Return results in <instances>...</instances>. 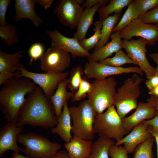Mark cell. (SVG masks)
Masks as SVG:
<instances>
[{
  "instance_id": "6da1fadb",
  "label": "cell",
  "mask_w": 158,
  "mask_h": 158,
  "mask_svg": "<svg viewBox=\"0 0 158 158\" xmlns=\"http://www.w3.org/2000/svg\"><path fill=\"white\" fill-rule=\"evenodd\" d=\"M57 119L50 99L46 96L42 89L37 86L33 91L28 94L20 111L17 126L22 127L28 124L51 128L57 125Z\"/></svg>"
},
{
  "instance_id": "7a4b0ae2",
  "label": "cell",
  "mask_w": 158,
  "mask_h": 158,
  "mask_svg": "<svg viewBox=\"0 0 158 158\" xmlns=\"http://www.w3.org/2000/svg\"><path fill=\"white\" fill-rule=\"evenodd\" d=\"M30 79L18 77L6 82L0 90V108L7 122L16 123L26 95L36 88Z\"/></svg>"
},
{
  "instance_id": "3957f363",
  "label": "cell",
  "mask_w": 158,
  "mask_h": 158,
  "mask_svg": "<svg viewBox=\"0 0 158 158\" xmlns=\"http://www.w3.org/2000/svg\"><path fill=\"white\" fill-rule=\"evenodd\" d=\"M143 80L135 73L126 79L116 92L114 105L121 118L137 107L141 93L140 86Z\"/></svg>"
},
{
  "instance_id": "277c9868",
  "label": "cell",
  "mask_w": 158,
  "mask_h": 158,
  "mask_svg": "<svg viewBox=\"0 0 158 158\" xmlns=\"http://www.w3.org/2000/svg\"><path fill=\"white\" fill-rule=\"evenodd\" d=\"M17 141L25 147L22 152L31 158H49L61 148L57 142H52L46 137L34 132L20 134Z\"/></svg>"
},
{
  "instance_id": "5b68a950",
  "label": "cell",
  "mask_w": 158,
  "mask_h": 158,
  "mask_svg": "<svg viewBox=\"0 0 158 158\" xmlns=\"http://www.w3.org/2000/svg\"><path fill=\"white\" fill-rule=\"evenodd\" d=\"M68 109L73 121L71 132L73 135L92 140L95 136L93 126L97 113L88 100H84L78 106Z\"/></svg>"
},
{
  "instance_id": "8992f818",
  "label": "cell",
  "mask_w": 158,
  "mask_h": 158,
  "mask_svg": "<svg viewBox=\"0 0 158 158\" xmlns=\"http://www.w3.org/2000/svg\"><path fill=\"white\" fill-rule=\"evenodd\" d=\"M93 129L95 134H97L99 137L113 138L117 142L128 133L114 105L108 108L104 112L96 113Z\"/></svg>"
},
{
  "instance_id": "52a82bcc",
  "label": "cell",
  "mask_w": 158,
  "mask_h": 158,
  "mask_svg": "<svg viewBox=\"0 0 158 158\" xmlns=\"http://www.w3.org/2000/svg\"><path fill=\"white\" fill-rule=\"evenodd\" d=\"M117 83L114 77L103 80L95 79L87 94V99L95 111L102 113L114 105Z\"/></svg>"
},
{
  "instance_id": "ba28073f",
  "label": "cell",
  "mask_w": 158,
  "mask_h": 158,
  "mask_svg": "<svg viewBox=\"0 0 158 158\" xmlns=\"http://www.w3.org/2000/svg\"><path fill=\"white\" fill-rule=\"evenodd\" d=\"M147 41L144 39L140 37L137 40L131 39L130 41L122 40V48L126 51L127 54L138 66L149 79L154 75L155 68L149 62L146 56L147 51L146 46Z\"/></svg>"
},
{
  "instance_id": "9c48e42d",
  "label": "cell",
  "mask_w": 158,
  "mask_h": 158,
  "mask_svg": "<svg viewBox=\"0 0 158 158\" xmlns=\"http://www.w3.org/2000/svg\"><path fill=\"white\" fill-rule=\"evenodd\" d=\"M20 76L29 78L38 85L42 89L45 95L49 99L54 94L59 83L67 78L69 72L62 73L46 72L39 73L27 70L25 66L21 64L19 68Z\"/></svg>"
},
{
  "instance_id": "30bf717a",
  "label": "cell",
  "mask_w": 158,
  "mask_h": 158,
  "mask_svg": "<svg viewBox=\"0 0 158 158\" xmlns=\"http://www.w3.org/2000/svg\"><path fill=\"white\" fill-rule=\"evenodd\" d=\"M70 62L69 53L51 45L41 58L40 67L46 72L62 73L68 68Z\"/></svg>"
},
{
  "instance_id": "8fae6325",
  "label": "cell",
  "mask_w": 158,
  "mask_h": 158,
  "mask_svg": "<svg viewBox=\"0 0 158 158\" xmlns=\"http://www.w3.org/2000/svg\"><path fill=\"white\" fill-rule=\"evenodd\" d=\"M86 79L103 80L111 75L134 73L142 75L143 72L138 66L127 67H116L100 63L99 62L88 61L84 69Z\"/></svg>"
},
{
  "instance_id": "7c38bea8",
  "label": "cell",
  "mask_w": 158,
  "mask_h": 158,
  "mask_svg": "<svg viewBox=\"0 0 158 158\" xmlns=\"http://www.w3.org/2000/svg\"><path fill=\"white\" fill-rule=\"evenodd\" d=\"M120 33L124 40L140 37L145 39L148 45L152 46L158 41V25L145 23L138 18L131 22L120 31Z\"/></svg>"
},
{
  "instance_id": "4fadbf2b",
  "label": "cell",
  "mask_w": 158,
  "mask_h": 158,
  "mask_svg": "<svg viewBox=\"0 0 158 158\" xmlns=\"http://www.w3.org/2000/svg\"><path fill=\"white\" fill-rule=\"evenodd\" d=\"M83 10L75 0H60L57 3L54 13L61 25L72 29L77 27Z\"/></svg>"
},
{
  "instance_id": "5bb4252c",
  "label": "cell",
  "mask_w": 158,
  "mask_h": 158,
  "mask_svg": "<svg viewBox=\"0 0 158 158\" xmlns=\"http://www.w3.org/2000/svg\"><path fill=\"white\" fill-rule=\"evenodd\" d=\"M46 32L51 39V45L70 53L73 58L87 57L90 55L81 46L78 39L66 37L56 29L52 31L47 30Z\"/></svg>"
},
{
  "instance_id": "9a60e30c",
  "label": "cell",
  "mask_w": 158,
  "mask_h": 158,
  "mask_svg": "<svg viewBox=\"0 0 158 158\" xmlns=\"http://www.w3.org/2000/svg\"><path fill=\"white\" fill-rule=\"evenodd\" d=\"M23 130L22 127H18L17 124L8 123L0 130V157L9 150L15 152H21V148L17 144V138Z\"/></svg>"
},
{
  "instance_id": "2e32d148",
  "label": "cell",
  "mask_w": 158,
  "mask_h": 158,
  "mask_svg": "<svg viewBox=\"0 0 158 158\" xmlns=\"http://www.w3.org/2000/svg\"><path fill=\"white\" fill-rule=\"evenodd\" d=\"M156 112L155 108L150 103L140 102L134 113L128 117L122 118L123 128L128 133L143 121L152 118Z\"/></svg>"
},
{
  "instance_id": "e0dca14e",
  "label": "cell",
  "mask_w": 158,
  "mask_h": 158,
  "mask_svg": "<svg viewBox=\"0 0 158 158\" xmlns=\"http://www.w3.org/2000/svg\"><path fill=\"white\" fill-rule=\"evenodd\" d=\"M152 135L149 126L142 122L134 127L131 132L115 144L120 145L124 144V147L129 153L134 152L136 147L144 142Z\"/></svg>"
},
{
  "instance_id": "ac0fdd59",
  "label": "cell",
  "mask_w": 158,
  "mask_h": 158,
  "mask_svg": "<svg viewBox=\"0 0 158 158\" xmlns=\"http://www.w3.org/2000/svg\"><path fill=\"white\" fill-rule=\"evenodd\" d=\"M36 4L35 0H15V21L18 22L24 18L29 19L35 27H39L43 20L39 17L35 11Z\"/></svg>"
},
{
  "instance_id": "d6986e66",
  "label": "cell",
  "mask_w": 158,
  "mask_h": 158,
  "mask_svg": "<svg viewBox=\"0 0 158 158\" xmlns=\"http://www.w3.org/2000/svg\"><path fill=\"white\" fill-rule=\"evenodd\" d=\"M111 40L99 49L94 51L87 57L88 61L97 62L102 61L118 50L122 49V38L120 31L114 32L111 37Z\"/></svg>"
},
{
  "instance_id": "ffe728a7",
  "label": "cell",
  "mask_w": 158,
  "mask_h": 158,
  "mask_svg": "<svg viewBox=\"0 0 158 158\" xmlns=\"http://www.w3.org/2000/svg\"><path fill=\"white\" fill-rule=\"evenodd\" d=\"M93 142L73 135L64 147L72 158H87L91 153Z\"/></svg>"
},
{
  "instance_id": "44dd1931",
  "label": "cell",
  "mask_w": 158,
  "mask_h": 158,
  "mask_svg": "<svg viewBox=\"0 0 158 158\" xmlns=\"http://www.w3.org/2000/svg\"><path fill=\"white\" fill-rule=\"evenodd\" d=\"M71 119L66 102L64 104L60 115L57 117L56 126L51 128V130L53 133L58 135L66 143L70 142L73 137L71 133Z\"/></svg>"
},
{
  "instance_id": "7402d4cb",
  "label": "cell",
  "mask_w": 158,
  "mask_h": 158,
  "mask_svg": "<svg viewBox=\"0 0 158 158\" xmlns=\"http://www.w3.org/2000/svg\"><path fill=\"white\" fill-rule=\"evenodd\" d=\"M105 6L103 4H98L90 8H84L79 20L77 30L73 38L78 40L85 38L87 32L93 21L95 15L99 8Z\"/></svg>"
},
{
  "instance_id": "603a6c76",
  "label": "cell",
  "mask_w": 158,
  "mask_h": 158,
  "mask_svg": "<svg viewBox=\"0 0 158 158\" xmlns=\"http://www.w3.org/2000/svg\"><path fill=\"white\" fill-rule=\"evenodd\" d=\"M68 83V80L67 78L61 81L55 93L49 99L57 117L60 115L65 103L73 95L71 92L68 91L67 90L66 87Z\"/></svg>"
},
{
  "instance_id": "cb8c5ba5",
  "label": "cell",
  "mask_w": 158,
  "mask_h": 158,
  "mask_svg": "<svg viewBox=\"0 0 158 158\" xmlns=\"http://www.w3.org/2000/svg\"><path fill=\"white\" fill-rule=\"evenodd\" d=\"M23 51L19 50L13 54L0 50V73H13L19 71L21 64L20 61L23 56Z\"/></svg>"
},
{
  "instance_id": "d4e9b609",
  "label": "cell",
  "mask_w": 158,
  "mask_h": 158,
  "mask_svg": "<svg viewBox=\"0 0 158 158\" xmlns=\"http://www.w3.org/2000/svg\"><path fill=\"white\" fill-rule=\"evenodd\" d=\"M121 15V13H114L113 15L109 16L104 20L101 29L100 39L94 48V51L99 49L107 43Z\"/></svg>"
},
{
  "instance_id": "484cf974",
  "label": "cell",
  "mask_w": 158,
  "mask_h": 158,
  "mask_svg": "<svg viewBox=\"0 0 158 158\" xmlns=\"http://www.w3.org/2000/svg\"><path fill=\"white\" fill-rule=\"evenodd\" d=\"M115 144L111 139L99 137L93 142L92 151L87 158H109V149Z\"/></svg>"
},
{
  "instance_id": "4316f807",
  "label": "cell",
  "mask_w": 158,
  "mask_h": 158,
  "mask_svg": "<svg viewBox=\"0 0 158 158\" xmlns=\"http://www.w3.org/2000/svg\"><path fill=\"white\" fill-rule=\"evenodd\" d=\"M132 0H112L107 6L100 7L97 12L100 20L104 21L113 13H121L122 9L128 6Z\"/></svg>"
},
{
  "instance_id": "83f0119b",
  "label": "cell",
  "mask_w": 158,
  "mask_h": 158,
  "mask_svg": "<svg viewBox=\"0 0 158 158\" xmlns=\"http://www.w3.org/2000/svg\"><path fill=\"white\" fill-rule=\"evenodd\" d=\"M17 29L12 23L0 26V37L4 44L12 46L19 42Z\"/></svg>"
},
{
  "instance_id": "f1b7e54d",
  "label": "cell",
  "mask_w": 158,
  "mask_h": 158,
  "mask_svg": "<svg viewBox=\"0 0 158 158\" xmlns=\"http://www.w3.org/2000/svg\"><path fill=\"white\" fill-rule=\"evenodd\" d=\"M132 2L128 6L127 9L115 27L113 32L121 31L131 22L140 18L142 16L141 13L135 7Z\"/></svg>"
},
{
  "instance_id": "f546056e",
  "label": "cell",
  "mask_w": 158,
  "mask_h": 158,
  "mask_svg": "<svg viewBox=\"0 0 158 158\" xmlns=\"http://www.w3.org/2000/svg\"><path fill=\"white\" fill-rule=\"evenodd\" d=\"M104 21L99 20L95 23L94 34L88 38L78 40L79 44L85 50L89 51L94 48L99 42L101 37V29Z\"/></svg>"
},
{
  "instance_id": "4dcf8cb0",
  "label": "cell",
  "mask_w": 158,
  "mask_h": 158,
  "mask_svg": "<svg viewBox=\"0 0 158 158\" xmlns=\"http://www.w3.org/2000/svg\"><path fill=\"white\" fill-rule=\"evenodd\" d=\"M99 62L103 64L116 67H121L127 63L137 65L122 49L116 52L113 57H108Z\"/></svg>"
},
{
  "instance_id": "1f68e13d",
  "label": "cell",
  "mask_w": 158,
  "mask_h": 158,
  "mask_svg": "<svg viewBox=\"0 0 158 158\" xmlns=\"http://www.w3.org/2000/svg\"><path fill=\"white\" fill-rule=\"evenodd\" d=\"M155 141L154 138L151 135L138 145L134 151L133 158H154L152 147Z\"/></svg>"
},
{
  "instance_id": "d6a6232c",
  "label": "cell",
  "mask_w": 158,
  "mask_h": 158,
  "mask_svg": "<svg viewBox=\"0 0 158 158\" xmlns=\"http://www.w3.org/2000/svg\"><path fill=\"white\" fill-rule=\"evenodd\" d=\"M83 74L84 69L80 64L77 65L71 70L68 79V86L73 94L78 90L82 78V76Z\"/></svg>"
},
{
  "instance_id": "836d02e7",
  "label": "cell",
  "mask_w": 158,
  "mask_h": 158,
  "mask_svg": "<svg viewBox=\"0 0 158 158\" xmlns=\"http://www.w3.org/2000/svg\"><path fill=\"white\" fill-rule=\"evenodd\" d=\"M92 86V83L85 78H82L78 90L71 98V101L75 102L84 99L91 90Z\"/></svg>"
},
{
  "instance_id": "e575fe53",
  "label": "cell",
  "mask_w": 158,
  "mask_h": 158,
  "mask_svg": "<svg viewBox=\"0 0 158 158\" xmlns=\"http://www.w3.org/2000/svg\"><path fill=\"white\" fill-rule=\"evenodd\" d=\"M132 4L142 16L158 5V0H134Z\"/></svg>"
},
{
  "instance_id": "d590c367",
  "label": "cell",
  "mask_w": 158,
  "mask_h": 158,
  "mask_svg": "<svg viewBox=\"0 0 158 158\" xmlns=\"http://www.w3.org/2000/svg\"><path fill=\"white\" fill-rule=\"evenodd\" d=\"M45 48L41 43L36 42L33 44L30 47L28 51L30 59V65L32 64L34 62L41 58L44 54Z\"/></svg>"
},
{
  "instance_id": "8d00e7d4",
  "label": "cell",
  "mask_w": 158,
  "mask_h": 158,
  "mask_svg": "<svg viewBox=\"0 0 158 158\" xmlns=\"http://www.w3.org/2000/svg\"><path fill=\"white\" fill-rule=\"evenodd\" d=\"M128 153L124 147L115 144L110 146L108 152L111 158H128Z\"/></svg>"
},
{
  "instance_id": "74e56055",
  "label": "cell",
  "mask_w": 158,
  "mask_h": 158,
  "mask_svg": "<svg viewBox=\"0 0 158 158\" xmlns=\"http://www.w3.org/2000/svg\"><path fill=\"white\" fill-rule=\"evenodd\" d=\"M140 19L145 23L158 25V5L143 14Z\"/></svg>"
},
{
  "instance_id": "f35d334b",
  "label": "cell",
  "mask_w": 158,
  "mask_h": 158,
  "mask_svg": "<svg viewBox=\"0 0 158 158\" xmlns=\"http://www.w3.org/2000/svg\"><path fill=\"white\" fill-rule=\"evenodd\" d=\"M11 0H0V26L7 25L6 16L7 9L10 5Z\"/></svg>"
},
{
  "instance_id": "ab89813d",
  "label": "cell",
  "mask_w": 158,
  "mask_h": 158,
  "mask_svg": "<svg viewBox=\"0 0 158 158\" xmlns=\"http://www.w3.org/2000/svg\"><path fill=\"white\" fill-rule=\"evenodd\" d=\"M142 122L146 125L149 126L151 130L158 131V110H157L156 114L154 117Z\"/></svg>"
},
{
  "instance_id": "60d3db41",
  "label": "cell",
  "mask_w": 158,
  "mask_h": 158,
  "mask_svg": "<svg viewBox=\"0 0 158 158\" xmlns=\"http://www.w3.org/2000/svg\"><path fill=\"white\" fill-rule=\"evenodd\" d=\"M20 74L19 71L13 73H0V85H3L7 81L12 78L20 77Z\"/></svg>"
},
{
  "instance_id": "b9f144b4",
  "label": "cell",
  "mask_w": 158,
  "mask_h": 158,
  "mask_svg": "<svg viewBox=\"0 0 158 158\" xmlns=\"http://www.w3.org/2000/svg\"><path fill=\"white\" fill-rule=\"evenodd\" d=\"M110 1L108 0H86L84 1L81 7L83 9L90 8L98 4H103L106 5Z\"/></svg>"
},
{
  "instance_id": "7bdbcfd3",
  "label": "cell",
  "mask_w": 158,
  "mask_h": 158,
  "mask_svg": "<svg viewBox=\"0 0 158 158\" xmlns=\"http://www.w3.org/2000/svg\"><path fill=\"white\" fill-rule=\"evenodd\" d=\"M145 85L149 91L158 86V75L155 73L154 75L146 80Z\"/></svg>"
},
{
  "instance_id": "ee69618b",
  "label": "cell",
  "mask_w": 158,
  "mask_h": 158,
  "mask_svg": "<svg viewBox=\"0 0 158 158\" xmlns=\"http://www.w3.org/2000/svg\"><path fill=\"white\" fill-rule=\"evenodd\" d=\"M36 4L42 6L45 10H47L50 7L54 0H35Z\"/></svg>"
},
{
  "instance_id": "f6af8a7d",
  "label": "cell",
  "mask_w": 158,
  "mask_h": 158,
  "mask_svg": "<svg viewBox=\"0 0 158 158\" xmlns=\"http://www.w3.org/2000/svg\"><path fill=\"white\" fill-rule=\"evenodd\" d=\"M49 158H72L68 154L66 150L57 152Z\"/></svg>"
},
{
  "instance_id": "bcb514c9",
  "label": "cell",
  "mask_w": 158,
  "mask_h": 158,
  "mask_svg": "<svg viewBox=\"0 0 158 158\" xmlns=\"http://www.w3.org/2000/svg\"><path fill=\"white\" fill-rule=\"evenodd\" d=\"M147 101L152 105L157 110H158V97L150 95L147 99Z\"/></svg>"
},
{
  "instance_id": "7dc6e473",
  "label": "cell",
  "mask_w": 158,
  "mask_h": 158,
  "mask_svg": "<svg viewBox=\"0 0 158 158\" xmlns=\"http://www.w3.org/2000/svg\"><path fill=\"white\" fill-rule=\"evenodd\" d=\"M150 57L157 64L155 68V73L158 75V53H152L149 55Z\"/></svg>"
},
{
  "instance_id": "c3c4849f",
  "label": "cell",
  "mask_w": 158,
  "mask_h": 158,
  "mask_svg": "<svg viewBox=\"0 0 158 158\" xmlns=\"http://www.w3.org/2000/svg\"><path fill=\"white\" fill-rule=\"evenodd\" d=\"M149 130L152 135L154 138L155 141L156 142L157 158H158V131H155L151 130L150 128V127Z\"/></svg>"
},
{
  "instance_id": "681fc988",
  "label": "cell",
  "mask_w": 158,
  "mask_h": 158,
  "mask_svg": "<svg viewBox=\"0 0 158 158\" xmlns=\"http://www.w3.org/2000/svg\"><path fill=\"white\" fill-rule=\"evenodd\" d=\"M149 95L158 97V86L155 87L148 92Z\"/></svg>"
},
{
  "instance_id": "f907efd6",
  "label": "cell",
  "mask_w": 158,
  "mask_h": 158,
  "mask_svg": "<svg viewBox=\"0 0 158 158\" xmlns=\"http://www.w3.org/2000/svg\"><path fill=\"white\" fill-rule=\"evenodd\" d=\"M12 158H31L20 154L19 152H14L11 155Z\"/></svg>"
},
{
  "instance_id": "816d5d0a",
  "label": "cell",
  "mask_w": 158,
  "mask_h": 158,
  "mask_svg": "<svg viewBox=\"0 0 158 158\" xmlns=\"http://www.w3.org/2000/svg\"><path fill=\"white\" fill-rule=\"evenodd\" d=\"M75 1L80 6L81 4L82 5L84 2L83 0H75Z\"/></svg>"
},
{
  "instance_id": "f5cc1de1",
  "label": "cell",
  "mask_w": 158,
  "mask_h": 158,
  "mask_svg": "<svg viewBox=\"0 0 158 158\" xmlns=\"http://www.w3.org/2000/svg\"><path fill=\"white\" fill-rule=\"evenodd\" d=\"M8 158H12L11 157H9Z\"/></svg>"
}]
</instances>
